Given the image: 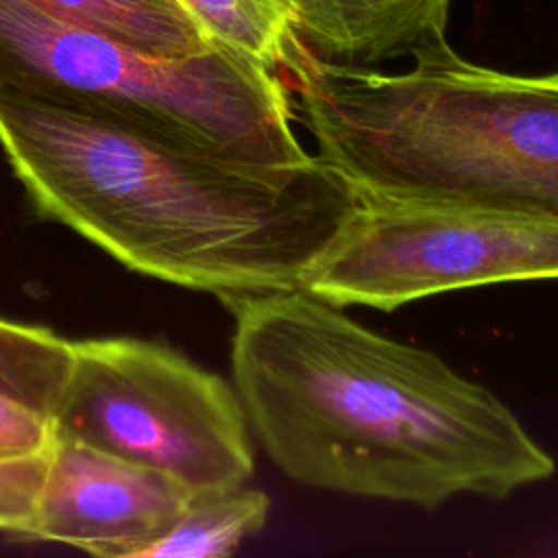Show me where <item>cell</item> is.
Instances as JSON below:
<instances>
[{
  "instance_id": "cell-1",
  "label": "cell",
  "mask_w": 558,
  "mask_h": 558,
  "mask_svg": "<svg viewBox=\"0 0 558 558\" xmlns=\"http://www.w3.org/2000/svg\"><path fill=\"white\" fill-rule=\"evenodd\" d=\"M233 388L248 427L294 482L434 510L506 499L554 458L488 388L305 292L227 305Z\"/></svg>"
},
{
  "instance_id": "cell-2",
  "label": "cell",
  "mask_w": 558,
  "mask_h": 558,
  "mask_svg": "<svg viewBox=\"0 0 558 558\" xmlns=\"http://www.w3.org/2000/svg\"><path fill=\"white\" fill-rule=\"evenodd\" d=\"M0 148L41 216L135 272L225 305L303 290L360 205L353 185L318 157L246 166L7 92Z\"/></svg>"
},
{
  "instance_id": "cell-3",
  "label": "cell",
  "mask_w": 558,
  "mask_h": 558,
  "mask_svg": "<svg viewBox=\"0 0 558 558\" xmlns=\"http://www.w3.org/2000/svg\"><path fill=\"white\" fill-rule=\"evenodd\" d=\"M412 61L397 74L336 68L292 37L277 74L316 157L360 198L558 218V72L484 68L447 39Z\"/></svg>"
},
{
  "instance_id": "cell-4",
  "label": "cell",
  "mask_w": 558,
  "mask_h": 558,
  "mask_svg": "<svg viewBox=\"0 0 558 558\" xmlns=\"http://www.w3.org/2000/svg\"><path fill=\"white\" fill-rule=\"evenodd\" d=\"M0 92L140 126L220 159L281 168L312 157L292 131L281 76L214 44L159 57L28 0H0Z\"/></svg>"
},
{
  "instance_id": "cell-5",
  "label": "cell",
  "mask_w": 558,
  "mask_h": 558,
  "mask_svg": "<svg viewBox=\"0 0 558 558\" xmlns=\"http://www.w3.org/2000/svg\"><path fill=\"white\" fill-rule=\"evenodd\" d=\"M50 421L57 432L155 469L192 495L244 484L255 464L235 388L153 340L72 342Z\"/></svg>"
},
{
  "instance_id": "cell-6",
  "label": "cell",
  "mask_w": 558,
  "mask_h": 558,
  "mask_svg": "<svg viewBox=\"0 0 558 558\" xmlns=\"http://www.w3.org/2000/svg\"><path fill=\"white\" fill-rule=\"evenodd\" d=\"M558 279V218L471 205L360 198L303 290L392 312L449 290Z\"/></svg>"
},
{
  "instance_id": "cell-7",
  "label": "cell",
  "mask_w": 558,
  "mask_h": 558,
  "mask_svg": "<svg viewBox=\"0 0 558 558\" xmlns=\"http://www.w3.org/2000/svg\"><path fill=\"white\" fill-rule=\"evenodd\" d=\"M190 497L177 480L54 429L26 538L137 558Z\"/></svg>"
},
{
  "instance_id": "cell-8",
  "label": "cell",
  "mask_w": 558,
  "mask_h": 558,
  "mask_svg": "<svg viewBox=\"0 0 558 558\" xmlns=\"http://www.w3.org/2000/svg\"><path fill=\"white\" fill-rule=\"evenodd\" d=\"M292 37L320 63L379 68L447 39L449 0H281Z\"/></svg>"
},
{
  "instance_id": "cell-9",
  "label": "cell",
  "mask_w": 558,
  "mask_h": 558,
  "mask_svg": "<svg viewBox=\"0 0 558 558\" xmlns=\"http://www.w3.org/2000/svg\"><path fill=\"white\" fill-rule=\"evenodd\" d=\"M65 22L96 28L159 57H190L214 41L177 0H28Z\"/></svg>"
},
{
  "instance_id": "cell-10",
  "label": "cell",
  "mask_w": 558,
  "mask_h": 558,
  "mask_svg": "<svg viewBox=\"0 0 558 558\" xmlns=\"http://www.w3.org/2000/svg\"><path fill=\"white\" fill-rule=\"evenodd\" d=\"M266 493L244 484L194 493L179 519L137 558H214L233 554L268 519Z\"/></svg>"
},
{
  "instance_id": "cell-11",
  "label": "cell",
  "mask_w": 558,
  "mask_h": 558,
  "mask_svg": "<svg viewBox=\"0 0 558 558\" xmlns=\"http://www.w3.org/2000/svg\"><path fill=\"white\" fill-rule=\"evenodd\" d=\"M72 357L54 331L0 318V397L52 414Z\"/></svg>"
},
{
  "instance_id": "cell-12",
  "label": "cell",
  "mask_w": 558,
  "mask_h": 558,
  "mask_svg": "<svg viewBox=\"0 0 558 558\" xmlns=\"http://www.w3.org/2000/svg\"><path fill=\"white\" fill-rule=\"evenodd\" d=\"M214 41L277 72L292 41L281 0H177Z\"/></svg>"
},
{
  "instance_id": "cell-13",
  "label": "cell",
  "mask_w": 558,
  "mask_h": 558,
  "mask_svg": "<svg viewBox=\"0 0 558 558\" xmlns=\"http://www.w3.org/2000/svg\"><path fill=\"white\" fill-rule=\"evenodd\" d=\"M46 458L48 447L24 456L0 458V532L28 534Z\"/></svg>"
},
{
  "instance_id": "cell-14",
  "label": "cell",
  "mask_w": 558,
  "mask_h": 558,
  "mask_svg": "<svg viewBox=\"0 0 558 558\" xmlns=\"http://www.w3.org/2000/svg\"><path fill=\"white\" fill-rule=\"evenodd\" d=\"M54 434L48 414L0 397V458L41 451Z\"/></svg>"
}]
</instances>
